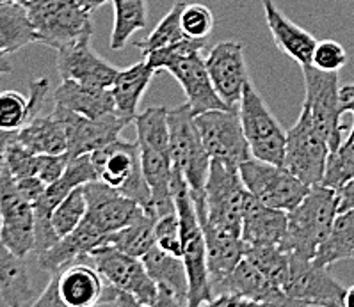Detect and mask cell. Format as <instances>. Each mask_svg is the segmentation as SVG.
<instances>
[{"label":"cell","mask_w":354,"mask_h":307,"mask_svg":"<svg viewBox=\"0 0 354 307\" xmlns=\"http://www.w3.org/2000/svg\"><path fill=\"white\" fill-rule=\"evenodd\" d=\"M114 307H148V306H145V304L138 302V300L133 299V297H130V295L120 293V297H118V300H116V304H114Z\"/></svg>","instance_id":"f5cc1de1"},{"label":"cell","mask_w":354,"mask_h":307,"mask_svg":"<svg viewBox=\"0 0 354 307\" xmlns=\"http://www.w3.org/2000/svg\"><path fill=\"white\" fill-rule=\"evenodd\" d=\"M244 187L254 199L274 210L290 212L306 197L310 187L283 166L251 158L239 167Z\"/></svg>","instance_id":"9c48e42d"},{"label":"cell","mask_w":354,"mask_h":307,"mask_svg":"<svg viewBox=\"0 0 354 307\" xmlns=\"http://www.w3.org/2000/svg\"><path fill=\"white\" fill-rule=\"evenodd\" d=\"M157 71L148 64V61L133 64V66L120 70L116 80L111 86L114 103H116V112L129 119H136L138 116V105L141 101L142 95L150 86L151 79Z\"/></svg>","instance_id":"f546056e"},{"label":"cell","mask_w":354,"mask_h":307,"mask_svg":"<svg viewBox=\"0 0 354 307\" xmlns=\"http://www.w3.org/2000/svg\"><path fill=\"white\" fill-rule=\"evenodd\" d=\"M57 54V71L61 80H75L88 86L111 89L120 73L118 68L109 64L93 50L91 39L75 43Z\"/></svg>","instance_id":"44dd1931"},{"label":"cell","mask_w":354,"mask_h":307,"mask_svg":"<svg viewBox=\"0 0 354 307\" xmlns=\"http://www.w3.org/2000/svg\"><path fill=\"white\" fill-rule=\"evenodd\" d=\"M29 43L38 41L26 6L0 2V54H15Z\"/></svg>","instance_id":"1f68e13d"},{"label":"cell","mask_w":354,"mask_h":307,"mask_svg":"<svg viewBox=\"0 0 354 307\" xmlns=\"http://www.w3.org/2000/svg\"><path fill=\"white\" fill-rule=\"evenodd\" d=\"M27 307H68L61 299V295H59L57 275H50V281L45 286V290L38 295V299Z\"/></svg>","instance_id":"bcb514c9"},{"label":"cell","mask_w":354,"mask_h":307,"mask_svg":"<svg viewBox=\"0 0 354 307\" xmlns=\"http://www.w3.org/2000/svg\"><path fill=\"white\" fill-rule=\"evenodd\" d=\"M155 222L157 217L142 212L138 219L116 232H111L105 238V244L130 254L133 257H142L157 245L155 240Z\"/></svg>","instance_id":"836d02e7"},{"label":"cell","mask_w":354,"mask_h":307,"mask_svg":"<svg viewBox=\"0 0 354 307\" xmlns=\"http://www.w3.org/2000/svg\"><path fill=\"white\" fill-rule=\"evenodd\" d=\"M338 212H349L354 210V179H351L349 183H346L344 187L338 188Z\"/></svg>","instance_id":"c3c4849f"},{"label":"cell","mask_w":354,"mask_h":307,"mask_svg":"<svg viewBox=\"0 0 354 307\" xmlns=\"http://www.w3.org/2000/svg\"><path fill=\"white\" fill-rule=\"evenodd\" d=\"M93 266L102 277L116 288L120 293H127L150 307L158 295V286L148 274L141 257H133L113 245H100L89 254Z\"/></svg>","instance_id":"7c38bea8"},{"label":"cell","mask_w":354,"mask_h":307,"mask_svg":"<svg viewBox=\"0 0 354 307\" xmlns=\"http://www.w3.org/2000/svg\"><path fill=\"white\" fill-rule=\"evenodd\" d=\"M0 2H11V4H26L27 0H0Z\"/></svg>","instance_id":"6f0895ef"},{"label":"cell","mask_w":354,"mask_h":307,"mask_svg":"<svg viewBox=\"0 0 354 307\" xmlns=\"http://www.w3.org/2000/svg\"><path fill=\"white\" fill-rule=\"evenodd\" d=\"M155 240L157 247L171 256L182 257L184 247H182V226H180L178 213H167L158 217L155 222Z\"/></svg>","instance_id":"f35d334b"},{"label":"cell","mask_w":354,"mask_h":307,"mask_svg":"<svg viewBox=\"0 0 354 307\" xmlns=\"http://www.w3.org/2000/svg\"><path fill=\"white\" fill-rule=\"evenodd\" d=\"M52 112L66 126L70 160L102 150L104 146L120 139L123 128L132 123V119L120 116L118 112L105 114V116L95 117V119L79 116V114L70 112L61 107H54Z\"/></svg>","instance_id":"2e32d148"},{"label":"cell","mask_w":354,"mask_h":307,"mask_svg":"<svg viewBox=\"0 0 354 307\" xmlns=\"http://www.w3.org/2000/svg\"><path fill=\"white\" fill-rule=\"evenodd\" d=\"M86 213H88V201H86L84 187H77L64 197L63 203L52 213V228L57 238H63L75 231L86 219Z\"/></svg>","instance_id":"8d00e7d4"},{"label":"cell","mask_w":354,"mask_h":307,"mask_svg":"<svg viewBox=\"0 0 354 307\" xmlns=\"http://www.w3.org/2000/svg\"><path fill=\"white\" fill-rule=\"evenodd\" d=\"M205 64L217 95L221 96V100L230 108H237L241 105L244 89L250 82L242 43H217L205 57Z\"/></svg>","instance_id":"e0dca14e"},{"label":"cell","mask_w":354,"mask_h":307,"mask_svg":"<svg viewBox=\"0 0 354 307\" xmlns=\"http://www.w3.org/2000/svg\"><path fill=\"white\" fill-rule=\"evenodd\" d=\"M263 14H266L267 27L271 30L272 41L283 52L287 57L296 61L301 68L312 66L313 50H315L317 39L313 38L308 30L296 26L294 21L288 20L272 0H262Z\"/></svg>","instance_id":"cb8c5ba5"},{"label":"cell","mask_w":354,"mask_h":307,"mask_svg":"<svg viewBox=\"0 0 354 307\" xmlns=\"http://www.w3.org/2000/svg\"><path fill=\"white\" fill-rule=\"evenodd\" d=\"M239 293L244 295L248 299H253L257 302L269 304L274 307H303L288 297L283 291V288H279L274 281H272L266 272L254 266L253 263L248 261L246 257L242 259L234 270V274L230 275L228 281L225 282L221 293Z\"/></svg>","instance_id":"d4e9b609"},{"label":"cell","mask_w":354,"mask_h":307,"mask_svg":"<svg viewBox=\"0 0 354 307\" xmlns=\"http://www.w3.org/2000/svg\"><path fill=\"white\" fill-rule=\"evenodd\" d=\"M17 187L18 190H20V194L34 206V204L41 199L48 185H45L38 176H30V178L17 179Z\"/></svg>","instance_id":"7dc6e473"},{"label":"cell","mask_w":354,"mask_h":307,"mask_svg":"<svg viewBox=\"0 0 354 307\" xmlns=\"http://www.w3.org/2000/svg\"><path fill=\"white\" fill-rule=\"evenodd\" d=\"M354 259V210L338 213L324 244L319 247L313 263L328 268L342 259Z\"/></svg>","instance_id":"d6a6232c"},{"label":"cell","mask_w":354,"mask_h":307,"mask_svg":"<svg viewBox=\"0 0 354 307\" xmlns=\"http://www.w3.org/2000/svg\"><path fill=\"white\" fill-rule=\"evenodd\" d=\"M24 6L38 43L59 52L91 39V13L75 0H27Z\"/></svg>","instance_id":"5b68a950"},{"label":"cell","mask_w":354,"mask_h":307,"mask_svg":"<svg viewBox=\"0 0 354 307\" xmlns=\"http://www.w3.org/2000/svg\"><path fill=\"white\" fill-rule=\"evenodd\" d=\"M84 194L88 201V213L84 220L105 238L111 232H116L129 226L145 212L136 201L120 194L98 179L84 185Z\"/></svg>","instance_id":"ac0fdd59"},{"label":"cell","mask_w":354,"mask_h":307,"mask_svg":"<svg viewBox=\"0 0 354 307\" xmlns=\"http://www.w3.org/2000/svg\"><path fill=\"white\" fill-rule=\"evenodd\" d=\"M207 45V39H191V38H185L182 41L175 43V45H169V46H164V48H158V50L151 52L146 61L153 68L155 71H164L166 70L167 64L171 61H175L178 57H184V55L189 54H194V52H201Z\"/></svg>","instance_id":"b9f144b4"},{"label":"cell","mask_w":354,"mask_h":307,"mask_svg":"<svg viewBox=\"0 0 354 307\" xmlns=\"http://www.w3.org/2000/svg\"><path fill=\"white\" fill-rule=\"evenodd\" d=\"M338 194L335 188L313 185L303 201L287 212L288 229L283 247L292 254L313 261L338 217Z\"/></svg>","instance_id":"277c9868"},{"label":"cell","mask_w":354,"mask_h":307,"mask_svg":"<svg viewBox=\"0 0 354 307\" xmlns=\"http://www.w3.org/2000/svg\"><path fill=\"white\" fill-rule=\"evenodd\" d=\"M113 6L114 26L111 32V48L121 50L133 32L146 27L148 8L146 0H113Z\"/></svg>","instance_id":"e575fe53"},{"label":"cell","mask_w":354,"mask_h":307,"mask_svg":"<svg viewBox=\"0 0 354 307\" xmlns=\"http://www.w3.org/2000/svg\"><path fill=\"white\" fill-rule=\"evenodd\" d=\"M17 139V132H4L0 130V176L6 167V151H8L9 144Z\"/></svg>","instance_id":"816d5d0a"},{"label":"cell","mask_w":354,"mask_h":307,"mask_svg":"<svg viewBox=\"0 0 354 307\" xmlns=\"http://www.w3.org/2000/svg\"><path fill=\"white\" fill-rule=\"evenodd\" d=\"M13 70V64L9 61V55L0 54V75H8Z\"/></svg>","instance_id":"11a10c76"},{"label":"cell","mask_w":354,"mask_h":307,"mask_svg":"<svg viewBox=\"0 0 354 307\" xmlns=\"http://www.w3.org/2000/svg\"><path fill=\"white\" fill-rule=\"evenodd\" d=\"M194 121L212 160L239 169L253 158L237 108L209 110L194 117Z\"/></svg>","instance_id":"5bb4252c"},{"label":"cell","mask_w":354,"mask_h":307,"mask_svg":"<svg viewBox=\"0 0 354 307\" xmlns=\"http://www.w3.org/2000/svg\"><path fill=\"white\" fill-rule=\"evenodd\" d=\"M346 307H354V286H351L346 293Z\"/></svg>","instance_id":"9f6ffc18"},{"label":"cell","mask_w":354,"mask_h":307,"mask_svg":"<svg viewBox=\"0 0 354 307\" xmlns=\"http://www.w3.org/2000/svg\"><path fill=\"white\" fill-rule=\"evenodd\" d=\"M184 8L185 2H176L167 11L166 17L158 21L155 29L145 39H139V41L133 43V46L141 50L142 57H148L151 52L158 50V48L175 45V43L187 38L184 34V29H182V13H184Z\"/></svg>","instance_id":"d590c367"},{"label":"cell","mask_w":354,"mask_h":307,"mask_svg":"<svg viewBox=\"0 0 354 307\" xmlns=\"http://www.w3.org/2000/svg\"><path fill=\"white\" fill-rule=\"evenodd\" d=\"M91 162L98 181L130 197L146 213L155 217L150 187L142 175L141 150L138 141L130 142L116 139L102 150L91 153Z\"/></svg>","instance_id":"8992f818"},{"label":"cell","mask_w":354,"mask_h":307,"mask_svg":"<svg viewBox=\"0 0 354 307\" xmlns=\"http://www.w3.org/2000/svg\"><path fill=\"white\" fill-rule=\"evenodd\" d=\"M285 293L303 307H346V293L340 281L328 268L292 254L290 274Z\"/></svg>","instance_id":"9a60e30c"},{"label":"cell","mask_w":354,"mask_h":307,"mask_svg":"<svg viewBox=\"0 0 354 307\" xmlns=\"http://www.w3.org/2000/svg\"><path fill=\"white\" fill-rule=\"evenodd\" d=\"M0 297L8 307H27L38 299L26 257L15 256L0 240Z\"/></svg>","instance_id":"4316f807"},{"label":"cell","mask_w":354,"mask_h":307,"mask_svg":"<svg viewBox=\"0 0 354 307\" xmlns=\"http://www.w3.org/2000/svg\"><path fill=\"white\" fill-rule=\"evenodd\" d=\"M0 240L18 257L36 249L34 206L20 194L8 167L0 176Z\"/></svg>","instance_id":"4fadbf2b"},{"label":"cell","mask_w":354,"mask_h":307,"mask_svg":"<svg viewBox=\"0 0 354 307\" xmlns=\"http://www.w3.org/2000/svg\"><path fill=\"white\" fill-rule=\"evenodd\" d=\"M239 116L242 121L244 135L250 144L251 157L260 162L283 166L285 150H287V132L276 119L271 108L267 107L260 92L248 82L241 105Z\"/></svg>","instance_id":"ba28073f"},{"label":"cell","mask_w":354,"mask_h":307,"mask_svg":"<svg viewBox=\"0 0 354 307\" xmlns=\"http://www.w3.org/2000/svg\"><path fill=\"white\" fill-rule=\"evenodd\" d=\"M194 117L187 103L167 110L169 150L173 166L184 176L192 194L203 195L212 158L205 148Z\"/></svg>","instance_id":"52a82bcc"},{"label":"cell","mask_w":354,"mask_h":307,"mask_svg":"<svg viewBox=\"0 0 354 307\" xmlns=\"http://www.w3.org/2000/svg\"><path fill=\"white\" fill-rule=\"evenodd\" d=\"M17 141L36 155L68 153L66 126L54 112L29 121L17 132Z\"/></svg>","instance_id":"f1b7e54d"},{"label":"cell","mask_w":354,"mask_h":307,"mask_svg":"<svg viewBox=\"0 0 354 307\" xmlns=\"http://www.w3.org/2000/svg\"><path fill=\"white\" fill-rule=\"evenodd\" d=\"M48 79H36L30 82V96L26 98L18 91L0 92V130L18 132L36 117L43 100L48 92Z\"/></svg>","instance_id":"83f0119b"},{"label":"cell","mask_w":354,"mask_h":307,"mask_svg":"<svg viewBox=\"0 0 354 307\" xmlns=\"http://www.w3.org/2000/svg\"><path fill=\"white\" fill-rule=\"evenodd\" d=\"M100 245H105L104 235H100L93 226L82 220V224L75 231L59 238L57 244L39 254L38 265L43 272H48L50 275L57 274L73 263L88 261L89 254L98 249Z\"/></svg>","instance_id":"603a6c76"},{"label":"cell","mask_w":354,"mask_h":307,"mask_svg":"<svg viewBox=\"0 0 354 307\" xmlns=\"http://www.w3.org/2000/svg\"><path fill=\"white\" fill-rule=\"evenodd\" d=\"M340 100H342V110H344V112H351L354 116V83L342 86Z\"/></svg>","instance_id":"f907efd6"},{"label":"cell","mask_w":354,"mask_h":307,"mask_svg":"<svg viewBox=\"0 0 354 307\" xmlns=\"http://www.w3.org/2000/svg\"><path fill=\"white\" fill-rule=\"evenodd\" d=\"M304 101L317 132L329 144L331 153L342 146L340 117L344 114L340 100V79L338 73L317 70L313 66H303Z\"/></svg>","instance_id":"30bf717a"},{"label":"cell","mask_w":354,"mask_h":307,"mask_svg":"<svg viewBox=\"0 0 354 307\" xmlns=\"http://www.w3.org/2000/svg\"><path fill=\"white\" fill-rule=\"evenodd\" d=\"M55 107L66 108L84 117H102L116 112L113 92L107 88L88 86L75 80H63L54 92Z\"/></svg>","instance_id":"484cf974"},{"label":"cell","mask_w":354,"mask_h":307,"mask_svg":"<svg viewBox=\"0 0 354 307\" xmlns=\"http://www.w3.org/2000/svg\"><path fill=\"white\" fill-rule=\"evenodd\" d=\"M148 274L155 281L158 288H167L171 293H175L182 302L187 304L189 279L185 263L182 257L171 256L164 252L160 247L155 245L145 256L141 257Z\"/></svg>","instance_id":"4dcf8cb0"},{"label":"cell","mask_w":354,"mask_h":307,"mask_svg":"<svg viewBox=\"0 0 354 307\" xmlns=\"http://www.w3.org/2000/svg\"><path fill=\"white\" fill-rule=\"evenodd\" d=\"M287 229V212L266 206L250 194L242 219V241L246 247H283Z\"/></svg>","instance_id":"7402d4cb"},{"label":"cell","mask_w":354,"mask_h":307,"mask_svg":"<svg viewBox=\"0 0 354 307\" xmlns=\"http://www.w3.org/2000/svg\"><path fill=\"white\" fill-rule=\"evenodd\" d=\"M347 64V52L338 41L333 39H324L317 41L315 50H313L312 66L328 73H338L342 68Z\"/></svg>","instance_id":"7bdbcfd3"},{"label":"cell","mask_w":354,"mask_h":307,"mask_svg":"<svg viewBox=\"0 0 354 307\" xmlns=\"http://www.w3.org/2000/svg\"><path fill=\"white\" fill-rule=\"evenodd\" d=\"M351 179H354V139L347 137L337 151L329 153L322 185L338 190Z\"/></svg>","instance_id":"74e56055"},{"label":"cell","mask_w":354,"mask_h":307,"mask_svg":"<svg viewBox=\"0 0 354 307\" xmlns=\"http://www.w3.org/2000/svg\"><path fill=\"white\" fill-rule=\"evenodd\" d=\"M171 190L182 226V247H184L182 259L185 263L189 279L187 307H198L214 297L209 263H207V244H205V235L198 219L191 188L176 167L173 170Z\"/></svg>","instance_id":"3957f363"},{"label":"cell","mask_w":354,"mask_h":307,"mask_svg":"<svg viewBox=\"0 0 354 307\" xmlns=\"http://www.w3.org/2000/svg\"><path fill=\"white\" fill-rule=\"evenodd\" d=\"M55 275L59 281V295L68 307L114 306L120 297V291L86 261L73 263Z\"/></svg>","instance_id":"d6986e66"},{"label":"cell","mask_w":354,"mask_h":307,"mask_svg":"<svg viewBox=\"0 0 354 307\" xmlns=\"http://www.w3.org/2000/svg\"><path fill=\"white\" fill-rule=\"evenodd\" d=\"M192 199L201 226H212L242 238V219L250 192L237 167L212 160L203 195L192 194Z\"/></svg>","instance_id":"7a4b0ae2"},{"label":"cell","mask_w":354,"mask_h":307,"mask_svg":"<svg viewBox=\"0 0 354 307\" xmlns=\"http://www.w3.org/2000/svg\"><path fill=\"white\" fill-rule=\"evenodd\" d=\"M198 307H274V306H269V304H263V302H257L253 299H248L244 295H239V293H217L214 295L212 299L203 302L201 306Z\"/></svg>","instance_id":"f6af8a7d"},{"label":"cell","mask_w":354,"mask_h":307,"mask_svg":"<svg viewBox=\"0 0 354 307\" xmlns=\"http://www.w3.org/2000/svg\"><path fill=\"white\" fill-rule=\"evenodd\" d=\"M329 153V144L317 132L308 108L303 107L294 126L287 130L283 167L308 187L322 185Z\"/></svg>","instance_id":"8fae6325"},{"label":"cell","mask_w":354,"mask_h":307,"mask_svg":"<svg viewBox=\"0 0 354 307\" xmlns=\"http://www.w3.org/2000/svg\"><path fill=\"white\" fill-rule=\"evenodd\" d=\"M164 71H167L180 83V88L184 89L185 100H187L185 103L191 107L194 116H200L209 110L230 108L214 88L201 52H194V54L171 61Z\"/></svg>","instance_id":"ffe728a7"},{"label":"cell","mask_w":354,"mask_h":307,"mask_svg":"<svg viewBox=\"0 0 354 307\" xmlns=\"http://www.w3.org/2000/svg\"><path fill=\"white\" fill-rule=\"evenodd\" d=\"M68 164H70V157L68 153L63 155H39L38 162V178L41 179L45 185H52L61 176L64 175Z\"/></svg>","instance_id":"ee69618b"},{"label":"cell","mask_w":354,"mask_h":307,"mask_svg":"<svg viewBox=\"0 0 354 307\" xmlns=\"http://www.w3.org/2000/svg\"><path fill=\"white\" fill-rule=\"evenodd\" d=\"M39 155L32 153L15 139L6 151V167L15 179L38 176Z\"/></svg>","instance_id":"60d3db41"},{"label":"cell","mask_w":354,"mask_h":307,"mask_svg":"<svg viewBox=\"0 0 354 307\" xmlns=\"http://www.w3.org/2000/svg\"><path fill=\"white\" fill-rule=\"evenodd\" d=\"M77 4L82 6L86 11H89V13H93L95 9H98L100 6H104L105 2H109V0H75Z\"/></svg>","instance_id":"db71d44e"},{"label":"cell","mask_w":354,"mask_h":307,"mask_svg":"<svg viewBox=\"0 0 354 307\" xmlns=\"http://www.w3.org/2000/svg\"><path fill=\"white\" fill-rule=\"evenodd\" d=\"M150 307H187V304L176 297L175 293H171L167 288H158V295L155 302Z\"/></svg>","instance_id":"681fc988"},{"label":"cell","mask_w":354,"mask_h":307,"mask_svg":"<svg viewBox=\"0 0 354 307\" xmlns=\"http://www.w3.org/2000/svg\"><path fill=\"white\" fill-rule=\"evenodd\" d=\"M214 14L203 4H185L182 13V29L191 39H209L214 30Z\"/></svg>","instance_id":"ab89813d"},{"label":"cell","mask_w":354,"mask_h":307,"mask_svg":"<svg viewBox=\"0 0 354 307\" xmlns=\"http://www.w3.org/2000/svg\"><path fill=\"white\" fill-rule=\"evenodd\" d=\"M166 107H148L138 114L133 123L138 130V144L141 150V166L146 183L150 187L155 217L176 212L173 199V158L169 150Z\"/></svg>","instance_id":"6da1fadb"}]
</instances>
